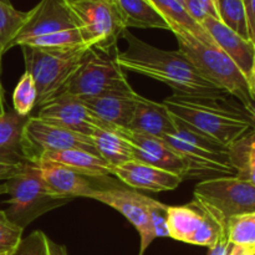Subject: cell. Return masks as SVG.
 Returning a JSON list of instances; mask_svg holds the SVG:
<instances>
[{
	"mask_svg": "<svg viewBox=\"0 0 255 255\" xmlns=\"http://www.w3.org/2000/svg\"><path fill=\"white\" fill-rule=\"evenodd\" d=\"M6 111V107H5V101H4V89H2L1 81H0V117L5 114Z\"/></svg>",
	"mask_w": 255,
	"mask_h": 255,
	"instance_id": "cell-40",
	"label": "cell"
},
{
	"mask_svg": "<svg viewBox=\"0 0 255 255\" xmlns=\"http://www.w3.org/2000/svg\"><path fill=\"white\" fill-rule=\"evenodd\" d=\"M0 1L5 2V4H11V2H10V0H0Z\"/></svg>",
	"mask_w": 255,
	"mask_h": 255,
	"instance_id": "cell-41",
	"label": "cell"
},
{
	"mask_svg": "<svg viewBox=\"0 0 255 255\" xmlns=\"http://www.w3.org/2000/svg\"><path fill=\"white\" fill-rule=\"evenodd\" d=\"M12 168H14V167H5L0 164V196H1V194H6L5 181H6L7 176H9Z\"/></svg>",
	"mask_w": 255,
	"mask_h": 255,
	"instance_id": "cell-39",
	"label": "cell"
},
{
	"mask_svg": "<svg viewBox=\"0 0 255 255\" xmlns=\"http://www.w3.org/2000/svg\"><path fill=\"white\" fill-rule=\"evenodd\" d=\"M122 37L126 39L127 49L119 52L117 62L125 72H136L163 82L178 95L209 96L226 94L207 80L179 50L167 51L152 46L134 36L128 29L122 32Z\"/></svg>",
	"mask_w": 255,
	"mask_h": 255,
	"instance_id": "cell-2",
	"label": "cell"
},
{
	"mask_svg": "<svg viewBox=\"0 0 255 255\" xmlns=\"http://www.w3.org/2000/svg\"><path fill=\"white\" fill-rule=\"evenodd\" d=\"M34 164L39 168L40 176L47 191L54 196L70 201L74 198H87L91 192L104 188L99 186L97 182L106 179L84 176L66 167L44 159L34 162Z\"/></svg>",
	"mask_w": 255,
	"mask_h": 255,
	"instance_id": "cell-17",
	"label": "cell"
},
{
	"mask_svg": "<svg viewBox=\"0 0 255 255\" xmlns=\"http://www.w3.org/2000/svg\"><path fill=\"white\" fill-rule=\"evenodd\" d=\"M1 55H0V72H1Z\"/></svg>",
	"mask_w": 255,
	"mask_h": 255,
	"instance_id": "cell-42",
	"label": "cell"
},
{
	"mask_svg": "<svg viewBox=\"0 0 255 255\" xmlns=\"http://www.w3.org/2000/svg\"><path fill=\"white\" fill-rule=\"evenodd\" d=\"M116 131L132 144L136 161L177 174L183 181L187 178L184 161L163 139L132 132L127 128H116Z\"/></svg>",
	"mask_w": 255,
	"mask_h": 255,
	"instance_id": "cell-16",
	"label": "cell"
},
{
	"mask_svg": "<svg viewBox=\"0 0 255 255\" xmlns=\"http://www.w3.org/2000/svg\"><path fill=\"white\" fill-rule=\"evenodd\" d=\"M228 255H255V247L232 246Z\"/></svg>",
	"mask_w": 255,
	"mask_h": 255,
	"instance_id": "cell-38",
	"label": "cell"
},
{
	"mask_svg": "<svg viewBox=\"0 0 255 255\" xmlns=\"http://www.w3.org/2000/svg\"><path fill=\"white\" fill-rule=\"evenodd\" d=\"M26 19V12L16 10L11 4L0 1V55L11 49L17 31Z\"/></svg>",
	"mask_w": 255,
	"mask_h": 255,
	"instance_id": "cell-27",
	"label": "cell"
},
{
	"mask_svg": "<svg viewBox=\"0 0 255 255\" xmlns=\"http://www.w3.org/2000/svg\"><path fill=\"white\" fill-rule=\"evenodd\" d=\"M229 161L236 177L255 183V133L249 132L228 147Z\"/></svg>",
	"mask_w": 255,
	"mask_h": 255,
	"instance_id": "cell-26",
	"label": "cell"
},
{
	"mask_svg": "<svg viewBox=\"0 0 255 255\" xmlns=\"http://www.w3.org/2000/svg\"><path fill=\"white\" fill-rule=\"evenodd\" d=\"M111 176H115L132 188L151 192L174 191L183 182L177 174L136 159L112 167Z\"/></svg>",
	"mask_w": 255,
	"mask_h": 255,
	"instance_id": "cell-18",
	"label": "cell"
},
{
	"mask_svg": "<svg viewBox=\"0 0 255 255\" xmlns=\"http://www.w3.org/2000/svg\"><path fill=\"white\" fill-rule=\"evenodd\" d=\"M231 248L232 244L229 243L228 237H227L226 233L217 241L216 244L209 247L208 255H228L229 252H231Z\"/></svg>",
	"mask_w": 255,
	"mask_h": 255,
	"instance_id": "cell-37",
	"label": "cell"
},
{
	"mask_svg": "<svg viewBox=\"0 0 255 255\" xmlns=\"http://www.w3.org/2000/svg\"><path fill=\"white\" fill-rule=\"evenodd\" d=\"M178 1H179V2H182V4H183V2L186 1V0H178Z\"/></svg>",
	"mask_w": 255,
	"mask_h": 255,
	"instance_id": "cell-43",
	"label": "cell"
},
{
	"mask_svg": "<svg viewBox=\"0 0 255 255\" xmlns=\"http://www.w3.org/2000/svg\"><path fill=\"white\" fill-rule=\"evenodd\" d=\"M183 6L189 16L198 24H201L206 17L219 20L216 0H186Z\"/></svg>",
	"mask_w": 255,
	"mask_h": 255,
	"instance_id": "cell-35",
	"label": "cell"
},
{
	"mask_svg": "<svg viewBox=\"0 0 255 255\" xmlns=\"http://www.w3.org/2000/svg\"><path fill=\"white\" fill-rule=\"evenodd\" d=\"M37 91L35 82L26 71L21 75L19 82L12 92V105L14 111L20 116L27 117L30 112L36 107Z\"/></svg>",
	"mask_w": 255,
	"mask_h": 255,
	"instance_id": "cell-31",
	"label": "cell"
},
{
	"mask_svg": "<svg viewBox=\"0 0 255 255\" xmlns=\"http://www.w3.org/2000/svg\"><path fill=\"white\" fill-rule=\"evenodd\" d=\"M90 138L97 154L106 161L111 168L134 159L132 144L116 129L97 127Z\"/></svg>",
	"mask_w": 255,
	"mask_h": 255,
	"instance_id": "cell-24",
	"label": "cell"
},
{
	"mask_svg": "<svg viewBox=\"0 0 255 255\" xmlns=\"http://www.w3.org/2000/svg\"><path fill=\"white\" fill-rule=\"evenodd\" d=\"M227 237L232 246L255 247V213L232 217L227 223Z\"/></svg>",
	"mask_w": 255,
	"mask_h": 255,
	"instance_id": "cell-30",
	"label": "cell"
},
{
	"mask_svg": "<svg viewBox=\"0 0 255 255\" xmlns=\"http://www.w3.org/2000/svg\"><path fill=\"white\" fill-rule=\"evenodd\" d=\"M11 255H67L64 246L54 243L44 232L35 231L22 238Z\"/></svg>",
	"mask_w": 255,
	"mask_h": 255,
	"instance_id": "cell-29",
	"label": "cell"
},
{
	"mask_svg": "<svg viewBox=\"0 0 255 255\" xmlns=\"http://www.w3.org/2000/svg\"><path fill=\"white\" fill-rule=\"evenodd\" d=\"M71 148L97 154L90 137L29 116L22 131V151L27 162L34 163L42 154Z\"/></svg>",
	"mask_w": 255,
	"mask_h": 255,
	"instance_id": "cell-11",
	"label": "cell"
},
{
	"mask_svg": "<svg viewBox=\"0 0 255 255\" xmlns=\"http://www.w3.org/2000/svg\"><path fill=\"white\" fill-rule=\"evenodd\" d=\"M193 194L224 229L232 217L255 213V183L237 177L203 179L196 184Z\"/></svg>",
	"mask_w": 255,
	"mask_h": 255,
	"instance_id": "cell-8",
	"label": "cell"
},
{
	"mask_svg": "<svg viewBox=\"0 0 255 255\" xmlns=\"http://www.w3.org/2000/svg\"><path fill=\"white\" fill-rule=\"evenodd\" d=\"M174 124L176 131L166 134L162 139L184 161L187 166L186 179L236 177V169L229 161L228 148L199 136L176 121Z\"/></svg>",
	"mask_w": 255,
	"mask_h": 255,
	"instance_id": "cell-7",
	"label": "cell"
},
{
	"mask_svg": "<svg viewBox=\"0 0 255 255\" xmlns=\"http://www.w3.org/2000/svg\"><path fill=\"white\" fill-rule=\"evenodd\" d=\"M162 105L181 126L228 148L254 131L255 115L229 95L191 96L173 94Z\"/></svg>",
	"mask_w": 255,
	"mask_h": 255,
	"instance_id": "cell-1",
	"label": "cell"
},
{
	"mask_svg": "<svg viewBox=\"0 0 255 255\" xmlns=\"http://www.w3.org/2000/svg\"><path fill=\"white\" fill-rule=\"evenodd\" d=\"M36 117L87 137L91 136L97 127L105 128L104 125L87 109L82 100L65 92H61L40 106Z\"/></svg>",
	"mask_w": 255,
	"mask_h": 255,
	"instance_id": "cell-13",
	"label": "cell"
},
{
	"mask_svg": "<svg viewBox=\"0 0 255 255\" xmlns=\"http://www.w3.org/2000/svg\"><path fill=\"white\" fill-rule=\"evenodd\" d=\"M22 45L34 47H49V49H70V47L87 46L82 40L79 29L65 30V31L45 35V36L29 40Z\"/></svg>",
	"mask_w": 255,
	"mask_h": 255,
	"instance_id": "cell-32",
	"label": "cell"
},
{
	"mask_svg": "<svg viewBox=\"0 0 255 255\" xmlns=\"http://www.w3.org/2000/svg\"><path fill=\"white\" fill-rule=\"evenodd\" d=\"M139 95L134 90L82 100L105 128H127Z\"/></svg>",
	"mask_w": 255,
	"mask_h": 255,
	"instance_id": "cell-19",
	"label": "cell"
},
{
	"mask_svg": "<svg viewBox=\"0 0 255 255\" xmlns=\"http://www.w3.org/2000/svg\"><path fill=\"white\" fill-rule=\"evenodd\" d=\"M146 204L148 209L149 227L151 233L154 239L156 238H169L168 228H167V209L168 206L161 202L152 199L146 196Z\"/></svg>",
	"mask_w": 255,
	"mask_h": 255,
	"instance_id": "cell-34",
	"label": "cell"
},
{
	"mask_svg": "<svg viewBox=\"0 0 255 255\" xmlns=\"http://www.w3.org/2000/svg\"><path fill=\"white\" fill-rule=\"evenodd\" d=\"M24 229L9 221L4 211H0V255H11L22 239Z\"/></svg>",
	"mask_w": 255,
	"mask_h": 255,
	"instance_id": "cell-33",
	"label": "cell"
},
{
	"mask_svg": "<svg viewBox=\"0 0 255 255\" xmlns=\"http://www.w3.org/2000/svg\"><path fill=\"white\" fill-rule=\"evenodd\" d=\"M5 187L10 197L9 208L5 214L9 221L22 229L46 212L70 202V199L50 193L42 182L39 168L27 161L15 164L5 181Z\"/></svg>",
	"mask_w": 255,
	"mask_h": 255,
	"instance_id": "cell-5",
	"label": "cell"
},
{
	"mask_svg": "<svg viewBox=\"0 0 255 255\" xmlns=\"http://www.w3.org/2000/svg\"><path fill=\"white\" fill-rule=\"evenodd\" d=\"M149 1L166 19L172 32L176 30H186L201 41L209 45H216L208 32L202 27L201 24L194 21L189 16L183 4L178 0H149Z\"/></svg>",
	"mask_w": 255,
	"mask_h": 255,
	"instance_id": "cell-25",
	"label": "cell"
},
{
	"mask_svg": "<svg viewBox=\"0 0 255 255\" xmlns=\"http://www.w3.org/2000/svg\"><path fill=\"white\" fill-rule=\"evenodd\" d=\"M120 50L114 46H90L62 92L80 100L133 90L117 62Z\"/></svg>",
	"mask_w": 255,
	"mask_h": 255,
	"instance_id": "cell-4",
	"label": "cell"
},
{
	"mask_svg": "<svg viewBox=\"0 0 255 255\" xmlns=\"http://www.w3.org/2000/svg\"><path fill=\"white\" fill-rule=\"evenodd\" d=\"M127 129L146 136L163 138L176 131V124L166 107L158 102L138 96Z\"/></svg>",
	"mask_w": 255,
	"mask_h": 255,
	"instance_id": "cell-20",
	"label": "cell"
},
{
	"mask_svg": "<svg viewBox=\"0 0 255 255\" xmlns=\"http://www.w3.org/2000/svg\"><path fill=\"white\" fill-rule=\"evenodd\" d=\"M50 161L62 167L72 169L84 176L92 178H107L111 176V167L99 154L84 151V149H64V151L50 152L40 157L37 161ZM36 161V162H37Z\"/></svg>",
	"mask_w": 255,
	"mask_h": 255,
	"instance_id": "cell-22",
	"label": "cell"
},
{
	"mask_svg": "<svg viewBox=\"0 0 255 255\" xmlns=\"http://www.w3.org/2000/svg\"><path fill=\"white\" fill-rule=\"evenodd\" d=\"M121 16L124 26L137 29L169 30L168 22L149 0H112Z\"/></svg>",
	"mask_w": 255,
	"mask_h": 255,
	"instance_id": "cell-23",
	"label": "cell"
},
{
	"mask_svg": "<svg viewBox=\"0 0 255 255\" xmlns=\"http://www.w3.org/2000/svg\"><path fill=\"white\" fill-rule=\"evenodd\" d=\"M87 46H114L126 30L112 0H69Z\"/></svg>",
	"mask_w": 255,
	"mask_h": 255,
	"instance_id": "cell-9",
	"label": "cell"
},
{
	"mask_svg": "<svg viewBox=\"0 0 255 255\" xmlns=\"http://www.w3.org/2000/svg\"><path fill=\"white\" fill-rule=\"evenodd\" d=\"M216 5L219 20L242 37L251 40L243 0H216Z\"/></svg>",
	"mask_w": 255,
	"mask_h": 255,
	"instance_id": "cell-28",
	"label": "cell"
},
{
	"mask_svg": "<svg viewBox=\"0 0 255 255\" xmlns=\"http://www.w3.org/2000/svg\"><path fill=\"white\" fill-rule=\"evenodd\" d=\"M25 71L36 86V109L61 94L90 46L49 49L21 45Z\"/></svg>",
	"mask_w": 255,
	"mask_h": 255,
	"instance_id": "cell-6",
	"label": "cell"
},
{
	"mask_svg": "<svg viewBox=\"0 0 255 255\" xmlns=\"http://www.w3.org/2000/svg\"><path fill=\"white\" fill-rule=\"evenodd\" d=\"M29 116L17 115L14 110H6L0 117V164L14 167L26 161L22 151V131Z\"/></svg>",
	"mask_w": 255,
	"mask_h": 255,
	"instance_id": "cell-21",
	"label": "cell"
},
{
	"mask_svg": "<svg viewBox=\"0 0 255 255\" xmlns=\"http://www.w3.org/2000/svg\"><path fill=\"white\" fill-rule=\"evenodd\" d=\"M87 198L95 199V201L101 202V203L116 209L137 229L139 238H141L139 255H143L149 244L154 241L151 233V227H149L146 196L134 191H128V189L106 187V188L91 192Z\"/></svg>",
	"mask_w": 255,
	"mask_h": 255,
	"instance_id": "cell-14",
	"label": "cell"
},
{
	"mask_svg": "<svg viewBox=\"0 0 255 255\" xmlns=\"http://www.w3.org/2000/svg\"><path fill=\"white\" fill-rule=\"evenodd\" d=\"M244 10H246L247 24H248L249 37L255 42V0H243Z\"/></svg>",
	"mask_w": 255,
	"mask_h": 255,
	"instance_id": "cell-36",
	"label": "cell"
},
{
	"mask_svg": "<svg viewBox=\"0 0 255 255\" xmlns=\"http://www.w3.org/2000/svg\"><path fill=\"white\" fill-rule=\"evenodd\" d=\"M79 29L69 0H41L26 12V19L12 40L11 47L54 32Z\"/></svg>",
	"mask_w": 255,
	"mask_h": 255,
	"instance_id": "cell-12",
	"label": "cell"
},
{
	"mask_svg": "<svg viewBox=\"0 0 255 255\" xmlns=\"http://www.w3.org/2000/svg\"><path fill=\"white\" fill-rule=\"evenodd\" d=\"M167 228L174 241L208 248L227 233L196 199L184 206H168Z\"/></svg>",
	"mask_w": 255,
	"mask_h": 255,
	"instance_id": "cell-10",
	"label": "cell"
},
{
	"mask_svg": "<svg viewBox=\"0 0 255 255\" xmlns=\"http://www.w3.org/2000/svg\"><path fill=\"white\" fill-rule=\"evenodd\" d=\"M173 34L179 51L207 80L238 100L249 112L255 115V90L251 87L237 65L217 45L206 44L186 30H176Z\"/></svg>",
	"mask_w": 255,
	"mask_h": 255,
	"instance_id": "cell-3",
	"label": "cell"
},
{
	"mask_svg": "<svg viewBox=\"0 0 255 255\" xmlns=\"http://www.w3.org/2000/svg\"><path fill=\"white\" fill-rule=\"evenodd\" d=\"M214 44L237 65L251 87L255 90V42L234 32L221 20L206 17L201 22Z\"/></svg>",
	"mask_w": 255,
	"mask_h": 255,
	"instance_id": "cell-15",
	"label": "cell"
}]
</instances>
